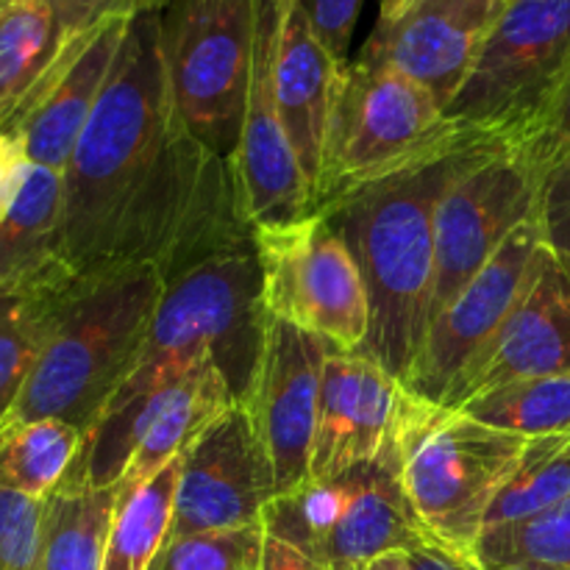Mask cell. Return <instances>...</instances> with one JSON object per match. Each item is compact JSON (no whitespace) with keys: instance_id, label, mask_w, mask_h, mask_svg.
Here are the masks:
<instances>
[{"instance_id":"1","label":"cell","mask_w":570,"mask_h":570,"mask_svg":"<svg viewBox=\"0 0 570 570\" xmlns=\"http://www.w3.org/2000/svg\"><path fill=\"white\" fill-rule=\"evenodd\" d=\"M61 178L65 259L72 273L145 265L170 278L254 237L232 161L206 150L178 117L159 6L128 17Z\"/></svg>"},{"instance_id":"2","label":"cell","mask_w":570,"mask_h":570,"mask_svg":"<svg viewBox=\"0 0 570 570\" xmlns=\"http://www.w3.org/2000/svg\"><path fill=\"white\" fill-rule=\"evenodd\" d=\"M267 321L254 237L165 278L137 365L87 432L61 488H117L142 410L195 367L215 362L243 404L259 367Z\"/></svg>"},{"instance_id":"3","label":"cell","mask_w":570,"mask_h":570,"mask_svg":"<svg viewBox=\"0 0 570 570\" xmlns=\"http://www.w3.org/2000/svg\"><path fill=\"white\" fill-rule=\"evenodd\" d=\"M504 142H476L326 204L371 298V334L354 354L371 356L404 384L429 326L434 289V215L462 170Z\"/></svg>"},{"instance_id":"4","label":"cell","mask_w":570,"mask_h":570,"mask_svg":"<svg viewBox=\"0 0 570 570\" xmlns=\"http://www.w3.org/2000/svg\"><path fill=\"white\" fill-rule=\"evenodd\" d=\"M161 289L159 267L76 273L56 301L42 354L6 421L59 417L87 438L137 365Z\"/></svg>"},{"instance_id":"5","label":"cell","mask_w":570,"mask_h":570,"mask_svg":"<svg viewBox=\"0 0 570 570\" xmlns=\"http://www.w3.org/2000/svg\"><path fill=\"white\" fill-rule=\"evenodd\" d=\"M390 445L401 488L426 538L473 551L490 507L521 462L527 438L404 390Z\"/></svg>"},{"instance_id":"6","label":"cell","mask_w":570,"mask_h":570,"mask_svg":"<svg viewBox=\"0 0 570 570\" xmlns=\"http://www.w3.org/2000/svg\"><path fill=\"white\" fill-rule=\"evenodd\" d=\"M476 142L495 139L456 126L423 83L360 50L334 104L317 209Z\"/></svg>"},{"instance_id":"7","label":"cell","mask_w":570,"mask_h":570,"mask_svg":"<svg viewBox=\"0 0 570 570\" xmlns=\"http://www.w3.org/2000/svg\"><path fill=\"white\" fill-rule=\"evenodd\" d=\"M570 70V0H504L445 117L515 148Z\"/></svg>"},{"instance_id":"8","label":"cell","mask_w":570,"mask_h":570,"mask_svg":"<svg viewBox=\"0 0 570 570\" xmlns=\"http://www.w3.org/2000/svg\"><path fill=\"white\" fill-rule=\"evenodd\" d=\"M161 42L173 100L187 131L232 161L254 65V0H165Z\"/></svg>"},{"instance_id":"9","label":"cell","mask_w":570,"mask_h":570,"mask_svg":"<svg viewBox=\"0 0 570 570\" xmlns=\"http://www.w3.org/2000/svg\"><path fill=\"white\" fill-rule=\"evenodd\" d=\"M262 295L271 317L317 334L337 351H360L371 334L365 278L343 234L323 212L289 226L254 228Z\"/></svg>"},{"instance_id":"10","label":"cell","mask_w":570,"mask_h":570,"mask_svg":"<svg viewBox=\"0 0 570 570\" xmlns=\"http://www.w3.org/2000/svg\"><path fill=\"white\" fill-rule=\"evenodd\" d=\"M543 178L499 145L451 181L434 215V289L429 323L538 212ZM429 328V326H426Z\"/></svg>"},{"instance_id":"11","label":"cell","mask_w":570,"mask_h":570,"mask_svg":"<svg viewBox=\"0 0 570 570\" xmlns=\"http://www.w3.org/2000/svg\"><path fill=\"white\" fill-rule=\"evenodd\" d=\"M254 3V65L232 170L245 220L250 228H273L304 220L317 209L276 104V45L284 0Z\"/></svg>"},{"instance_id":"12","label":"cell","mask_w":570,"mask_h":570,"mask_svg":"<svg viewBox=\"0 0 570 570\" xmlns=\"http://www.w3.org/2000/svg\"><path fill=\"white\" fill-rule=\"evenodd\" d=\"M543 250L538 212L510 234L499 254L429 323L421 351L404 379L406 393L443 404L468 365L495 337L529 287Z\"/></svg>"},{"instance_id":"13","label":"cell","mask_w":570,"mask_h":570,"mask_svg":"<svg viewBox=\"0 0 570 570\" xmlns=\"http://www.w3.org/2000/svg\"><path fill=\"white\" fill-rule=\"evenodd\" d=\"M273 468L243 404L223 412L181 456L170 538L262 527Z\"/></svg>"},{"instance_id":"14","label":"cell","mask_w":570,"mask_h":570,"mask_svg":"<svg viewBox=\"0 0 570 570\" xmlns=\"http://www.w3.org/2000/svg\"><path fill=\"white\" fill-rule=\"evenodd\" d=\"M332 345L287 321H267L262 360L243 406L273 468L276 495L309 482L323 362Z\"/></svg>"},{"instance_id":"15","label":"cell","mask_w":570,"mask_h":570,"mask_svg":"<svg viewBox=\"0 0 570 570\" xmlns=\"http://www.w3.org/2000/svg\"><path fill=\"white\" fill-rule=\"evenodd\" d=\"M554 373H570V271L543 243L529 287L440 406L456 410L482 390Z\"/></svg>"},{"instance_id":"16","label":"cell","mask_w":570,"mask_h":570,"mask_svg":"<svg viewBox=\"0 0 570 570\" xmlns=\"http://www.w3.org/2000/svg\"><path fill=\"white\" fill-rule=\"evenodd\" d=\"M401 399L404 384L376 360L328 351L323 362L309 482L376 462L393 440Z\"/></svg>"},{"instance_id":"17","label":"cell","mask_w":570,"mask_h":570,"mask_svg":"<svg viewBox=\"0 0 570 570\" xmlns=\"http://www.w3.org/2000/svg\"><path fill=\"white\" fill-rule=\"evenodd\" d=\"M504 0H415L387 22H376L365 53L387 61L449 106L471 72Z\"/></svg>"},{"instance_id":"18","label":"cell","mask_w":570,"mask_h":570,"mask_svg":"<svg viewBox=\"0 0 570 570\" xmlns=\"http://www.w3.org/2000/svg\"><path fill=\"white\" fill-rule=\"evenodd\" d=\"M126 26L128 17H117L72 39L26 100L20 115L6 128L20 139L22 154L31 165L65 173L72 148L109 78Z\"/></svg>"},{"instance_id":"19","label":"cell","mask_w":570,"mask_h":570,"mask_svg":"<svg viewBox=\"0 0 570 570\" xmlns=\"http://www.w3.org/2000/svg\"><path fill=\"white\" fill-rule=\"evenodd\" d=\"M343 70L345 65L315 37L298 0H284L276 45V104L309 181L315 209L321 206L328 126Z\"/></svg>"},{"instance_id":"20","label":"cell","mask_w":570,"mask_h":570,"mask_svg":"<svg viewBox=\"0 0 570 570\" xmlns=\"http://www.w3.org/2000/svg\"><path fill=\"white\" fill-rule=\"evenodd\" d=\"M426 532L417 523L395 468L393 445L376 462H367L354 499L323 540L317 562L323 570H360L387 554H410Z\"/></svg>"},{"instance_id":"21","label":"cell","mask_w":570,"mask_h":570,"mask_svg":"<svg viewBox=\"0 0 570 570\" xmlns=\"http://www.w3.org/2000/svg\"><path fill=\"white\" fill-rule=\"evenodd\" d=\"M234 404L237 399L215 362L195 367L156 393L134 429L131 456L117 488L145 482L187 454L189 445Z\"/></svg>"},{"instance_id":"22","label":"cell","mask_w":570,"mask_h":570,"mask_svg":"<svg viewBox=\"0 0 570 570\" xmlns=\"http://www.w3.org/2000/svg\"><path fill=\"white\" fill-rule=\"evenodd\" d=\"M72 273L65 259V178L31 165L0 212V287L37 284Z\"/></svg>"},{"instance_id":"23","label":"cell","mask_w":570,"mask_h":570,"mask_svg":"<svg viewBox=\"0 0 570 570\" xmlns=\"http://www.w3.org/2000/svg\"><path fill=\"white\" fill-rule=\"evenodd\" d=\"M67 45L59 0H14L0 11V126H11Z\"/></svg>"},{"instance_id":"24","label":"cell","mask_w":570,"mask_h":570,"mask_svg":"<svg viewBox=\"0 0 570 570\" xmlns=\"http://www.w3.org/2000/svg\"><path fill=\"white\" fill-rule=\"evenodd\" d=\"M178 476H181V456L145 482L117 488L104 570H150L170 540Z\"/></svg>"},{"instance_id":"25","label":"cell","mask_w":570,"mask_h":570,"mask_svg":"<svg viewBox=\"0 0 570 570\" xmlns=\"http://www.w3.org/2000/svg\"><path fill=\"white\" fill-rule=\"evenodd\" d=\"M83 432L59 417L0 423V488L50 499L81 454Z\"/></svg>"},{"instance_id":"26","label":"cell","mask_w":570,"mask_h":570,"mask_svg":"<svg viewBox=\"0 0 570 570\" xmlns=\"http://www.w3.org/2000/svg\"><path fill=\"white\" fill-rule=\"evenodd\" d=\"M72 276L76 273L37 284L0 287V423L11 415L42 354L56 301Z\"/></svg>"},{"instance_id":"27","label":"cell","mask_w":570,"mask_h":570,"mask_svg":"<svg viewBox=\"0 0 570 570\" xmlns=\"http://www.w3.org/2000/svg\"><path fill=\"white\" fill-rule=\"evenodd\" d=\"M117 488H59L45 499L39 570H104Z\"/></svg>"},{"instance_id":"28","label":"cell","mask_w":570,"mask_h":570,"mask_svg":"<svg viewBox=\"0 0 570 570\" xmlns=\"http://www.w3.org/2000/svg\"><path fill=\"white\" fill-rule=\"evenodd\" d=\"M456 410L527 440L570 434V373L515 379L482 390Z\"/></svg>"},{"instance_id":"29","label":"cell","mask_w":570,"mask_h":570,"mask_svg":"<svg viewBox=\"0 0 570 570\" xmlns=\"http://www.w3.org/2000/svg\"><path fill=\"white\" fill-rule=\"evenodd\" d=\"M566 499H570V434L527 440L515 473L490 507L484 532L527 521Z\"/></svg>"},{"instance_id":"30","label":"cell","mask_w":570,"mask_h":570,"mask_svg":"<svg viewBox=\"0 0 570 570\" xmlns=\"http://www.w3.org/2000/svg\"><path fill=\"white\" fill-rule=\"evenodd\" d=\"M473 554L488 566L538 562L570 570V499L521 523L484 532Z\"/></svg>"},{"instance_id":"31","label":"cell","mask_w":570,"mask_h":570,"mask_svg":"<svg viewBox=\"0 0 570 570\" xmlns=\"http://www.w3.org/2000/svg\"><path fill=\"white\" fill-rule=\"evenodd\" d=\"M265 523L170 538L150 570H259Z\"/></svg>"},{"instance_id":"32","label":"cell","mask_w":570,"mask_h":570,"mask_svg":"<svg viewBox=\"0 0 570 570\" xmlns=\"http://www.w3.org/2000/svg\"><path fill=\"white\" fill-rule=\"evenodd\" d=\"M45 501L0 488V570H39Z\"/></svg>"},{"instance_id":"33","label":"cell","mask_w":570,"mask_h":570,"mask_svg":"<svg viewBox=\"0 0 570 570\" xmlns=\"http://www.w3.org/2000/svg\"><path fill=\"white\" fill-rule=\"evenodd\" d=\"M518 156L538 173L540 178L546 170L570 156V70L566 81L560 83L557 95L551 98L549 109L538 120V126L515 145Z\"/></svg>"},{"instance_id":"34","label":"cell","mask_w":570,"mask_h":570,"mask_svg":"<svg viewBox=\"0 0 570 570\" xmlns=\"http://www.w3.org/2000/svg\"><path fill=\"white\" fill-rule=\"evenodd\" d=\"M538 223L543 243L570 271V156L546 170L540 181Z\"/></svg>"},{"instance_id":"35","label":"cell","mask_w":570,"mask_h":570,"mask_svg":"<svg viewBox=\"0 0 570 570\" xmlns=\"http://www.w3.org/2000/svg\"><path fill=\"white\" fill-rule=\"evenodd\" d=\"M309 20L315 37L326 45L328 53L348 65L351 61V37H354L356 20H360L362 0H298Z\"/></svg>"},{"instance_id":"36","label":"cell","mask_w":570,"mask_h":570,"mask_svg":"<svg viewBox=\"0 0 570 570\" xmlns=\"http://www.w3.org/2000/svg\"><path fill=\"white\" fill-rule=\"evenodd\" d=\"M156 6L154 0H59L61 26H65L67 42L83 37L100 22L117 20V17H131L139 9Z\"/></svg>"},{"instance_id":"37","label":"cell","mask_w":570,"mask_h":570,"mask_svg":"<svg viewBox=\"0 0 570 570\" xmlns=\"http://www.w3.org/2000/svg\"><path fill=\"white\" fill-rule=\"evenodd\" d=\"M406 560L412 570H484L473 551L451 549V546L434 543V540H423L417 549L406 554Z\"/></svg>"},{"instance_id":"38","label":"cell","mask_w":570,"mask_h":570,"mask_svg":"<svg viewBox=\"0 0 570 570\" xmlns=\"http://www.w3.org/2000/svg\"><path fill=\"white\" fill-rule=\"evenodd\" d=\"M26 154H22L20 139L0 126V212L11 200L14 189L20 187L22 173H26Z\"/></svg>"},{"instance_id":"39","label":"cell","mask_w":570,"mask_h":570,"mask_svg":"<svg viewBox=\"0 0 570 570\" xmlns=\"http://www.w3.org/2000/svg\"><path fill=\"white\" fill-rule=\"evenodd\" d=\"M259 570H323V566L312 560L309 554H304L301 549H295V546L284 543V540L265 532Z\"/></svg>"},{"instance_id":"40","label":"cell","mask_w":570,"mask_h":570,"mask_svg":"<svg viewBox=\"0 0 570 570\" xmlns=\"http://www.w3.org/2000/svg\"><path fill=\"white\" fill-rule=\"evenodd\" d=\"M360 570H412V568H410V560H406V554H387L367 562V566Z\"/></svg>"},{"instance_id":"41","label":"cell","mask_w":570,"mask_h":570,"mask_svg":"<svg viewBox=\"0 0 570 570\" xmlns=\"http://www.w3.org/2000/svg\"><path fill=\"white\" fill-rule=\"evenodd\" d=\"M415 0H382V9H379V22H387L393 17H399L401 11H406Z\"/></svg>"},{"instance_id":"42","label":"cell","mask_w":570,"mask_h":570,"mask_svg":"<svg viewBox=\"0 0 570 570\" xmlns=\"http://www.w3.org/2000/svg\"><path fill=\"white\" fill-rule=\"evenodd\" d=\"M482 566H484V570H566V568H554V566H538V562H504V566H488V562H482Z\"/></svg>"},{"instance_id":"43","label":"cell","mask_w":570,"mask_h":570,"mask_svg":"<svg viewBox=\"0 0 570 570\" xmlns=\"http://www.w3.org/2000/svg\"><path fill=\"white\" fill-rule=\"evenodd\" d=\"M9 3H14V0H0V11H3Z\"/></svg>"},{"instance_id":"44","label":"cell","mask_w":570,"mask_h":570,"mask_svg":"<svg viewBox=\"0 0 570 570\" xmlns=\"http://www.w3.org/2000/svg\"><path fill=\"white\" fill-rule=\"evenodd\" d=\"M154 3H156V6H161V3H165V0H154Z\"/></svg>"}]
</instances>
